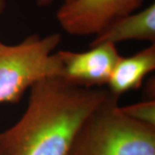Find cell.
Instances as JSON below:
<instances>
[{
    "label": "cell",
    "mask_w": 155,
    "mask_h": 155,
    "mask_svg": "<svg viewBox=\"0 0 155 155\" xmlns=\"http://www.w3.org/2000/svg\"><path fill=\"white\" fill-rule=\"evenodd\" d=\"M155 70V44L133 55L117 61L107 83L111 94L120 96L141 86L146 77Z\"/></svg>",
    "instance_id": "52a82bcc"
},
{
    "label": "cell",
    "mask_w": 155,
    "mask_h": 155,
    "mask_svg": "<svg viewBox=\"0 0 155 155\" xmlns=\"http://www.w3.org/2000/svg\"><path fill=\"white\" fill-rule=\"evenodd\" d=\"M145 0H69L61 4L56 19L66 33L96 35L111 22L139 10Z\"/></svg>",
    "instance_id": "277c9868"
},
{
    "label": "cell",
    "mask_w": 155,
    "mask_h": 155,
    "mask_svg": "<svg viewBox=\"0 0 155 155\" xmlns=\"http://www.w3.org/2000/svg\"><path fill=\"white\" fill-rule=\"evenodd\" d=\"M6 5H7L6 0H0V15H2L4 11H5Z\"/></svg>",
    "instance_id": "30bf717a"
},
{
    "label": "cell",
    "mask_w": 155,
    "mask_h": 155,
    "mask_svg": "<svg viewBox=\"0 0 155 155\" xmlns=\"http://www.w3.org/2000/svg\"><path fill=\"white\" fill-rule=\"evenodd\" d=\"M68 155H155V127L122 114L119 97L109 91L81 126Z\"/></svg>",
    "instance_id": "7a4b0ae2"
},
{
    "label": "cell",
    "mask_w": 155,
    "mask_h": 155,
    "mask_svg": "<svg viewBox=\"0 0 155 155\" xmlns=\"http://www.w3.org/2000/svg\"><path fill=\"white\" fill-rule=\"evenodd\" d=\"M57 1H61V3H64L69 0H36V5L39 7H48V6L52 5L54 3H55Z\"/></svg>",
    "instance_id": "9c48e42d"
},
{
    "label": "cell",
    "mask_w": 155,
    "mask_h": 155,
    "mask_svg": "<svg viewBox=\"0 0 155 155\" xmlns=\"http://www.w3.org/2000/svg\"><path fill=\"white\" fill-rule=\"evenodd\" d=\"M61 66V78L84 87L107 84L121 54L116 45L100 43L84 52L60 50L56 52Z\"/></svg>",
    "instance_id": "5b68a950"
},
{
    "label": "cell",
    "mask_w": 155,
    "mask_h": 155,
    "mask_svg": "<svg viewBox=\"0 0 155 155\" xmlns=\"http://www.w3.org/2000/svg\"><path fill=\"white\" fill-rule=\"evenodd\" d=\"M126 41H155V4L117 19L94 35L90 46Z\"/></svg>",
    "instance_id": "8992f818"
},
{
    "label": "cell",
    "mask_w": 155,
    "mask_h": 155,
    "mask_svg": "<svg viewBox=\"0 0 155 155\" xmlns=\"http://www.w3.org/2000/svg\"><path fill=\"white\" fill-rule=\"evenodd\" d=\"M59 33L45 36L33 34L17 44L0 41V104H16L35 84L49 77H61L55 49Z\"/></svg>",
    "instance_id": "3957f363"
},
{
    "label": "cell",
    "mask_w": 155,
    "mask_h": 155,
    "mask_svg": "<svg viewBox=\"0 0 155 155\" xmlns=\"http://www.w3.org/2000/svg\"><path fill=\"white\" fill-rule=\"evenodd\" d=\"M120 110L134 121L155 127V100L149 99L139 103L120 106Z\"/></svg>",
    "instance_id": "ba28073f"
},
{
    "label": "cell",
    "mask_w": 155,
    "mask_h": 155,
    "mask_svg": "<svg viewBox=\"0 0 155 155\" xmlns=\"http://www.w3.org/2000/svg\"><path fill=\"white\" fill-rule=\"evenodd\" d=\"M108 95V89L61 77L41 79L29 89L21 118L0 133V155H68L84 121Z\"/></svg>",
    "instance_id": "6da1fadb"
}]
</instances>
